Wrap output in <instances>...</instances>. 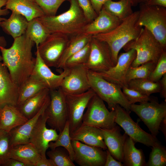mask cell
<instances>
[{"mask_svg":"<svg viewBox=\"0 0 166 166\" xmlns=\"http://www.w3.org/2000/svg\"><path fill=\"white\" fill-rule=\"evenodd\" d=\"M14 39L8 48L0 46L2 61L18 88L30 76L35 63L32 49L34 43L25 34Z\"/></svg>","mask_w":166,"mask_h":166,"instance_id":"obj_1","label":"cell"},{"mask_svg":"<svg viewBox=\"0 0 166 166\" xmlns=\"http://www.w3.org/2000/svg\"><path fill=\"white\" fill-rule=\"evenodd\" d=\"M69 9L57 15H44L38 18L50 34L58 33L70 38L82 33L89 22L77 0H68Z\"/></svg>","mask_w":166,"mask_h":166,"instance_id":"obj_2","label":"cell"},{"mask_svg":"<svg viewBox=\"0 0 166 166\" xmlns=\"http://www.w3.org/2000/svg\"><path fill=\"white\" fill-rule=\"evenodd\" d=\"M139 11L133 12L112 31L92 36L106 43L111 51L114 66L121 49L130 42L137 38L143 28L137 24Z\"/></svg>","mask_w":166,"mask_h":166,"instance_id":"obj_3","label":"cell"},{"mask_svg":"<svg viewBox=\"0 0 166 166\" xmlns=\"http://www.w3.org/2000/svg\"><path fill=\"white\" fill-rule=\"evenodd\" d=\"M123 48L125 51L134 49L136 52V58L131 65L132 67H137L148 62L156 64L166 49L145 27L137 38L129 42Z\"/></svg>","mask_w":166,"mask_h":166,"instance_id":"obj_4","label":"cell"},{"mask_svg":"<svg viewBox=\"0 0 166 166\" xmlns=\"http://www.w3.org/2000/svg\"><path fill=\"white\" fill-rule=\"evenodd\" d=\"M88 75L90 88L107 103L110 110H115L119 105L130 113L131 105L120 86L107 81L95 72L88 70Z\"/></svg>","mask_w":166,"mask_h":166,"instance_id":"obj_5","label":"cell"},{"mask_svg":"<svg viewBox=\"0 0 166 166\" xmlns=\"http://www.w3.org/2000/svg\"><path fill=\"white\" fill-rule=\"evenodd\" d=\"M140 4L137 24L148 29L166 49V7Z\"/></svg>","mask_w":166,"mask_h":166,"instance_id":"obj_6","label":"cell"},{"mask_svg":"<svg viewBox=\"0 0 166 166\" xmlns=\"http://www.w3.org/2000/svg\"><path fill=\"white\" fill-rule=\"evenodd\" d=\"M82 123L99 128L110 129L116 126L115 110L109 111L104 101L95 94L89 101Z\"/></svg>","mask_w":166,"mask_h":166,"instance_id":"obj_7","label":"cell"},{"mask_svg":"<svg viewBox=\"0 0 166 166\" xmlns=\"http://www.w3.org/2000/svg\"><path fill=\"white\" fill-rule=\"evenodd\" d=\"M130 110L135 113L155 137L157 135L160 123L166 116V103L160 104L155 100L137 105L131 104Z\"/></svg>","mask_w":166,"mask_h":166,"instance_id":"obj_8","label":"cell"},{"mask_svg":"<svg viewBox=\"0 0 166 166\" xmlns=\"http://www.w3.org/2000/svg\"><path fill=\"white\" fill-rule=\"evenodd\" d=\"M69 37L62 34H50L36 47L43 61L48 67L57 68Z\"/></svg>","mask_w":166,"mask_h":166,"instance_id":"obj_9","label":"cell"},{"mask_svg":"<svg viewBox=\"0 0 166 166\" xmlns=\"http://www.w3.org/2000/svg\"><path fill=\"white\" fill-rule=\"evenodd\" d=\"M50 101L45 110L48 118L47 123L59 133L68 120V113L64 93L60 87L49 90Z\"/></svg>","mask_w":166,"mask_h":166,"instance_id":"obj_10","label":"cell"},{"mask_svg":"<svg viewBox=\"0 0 166 166\" xmlns=\"http://www.w3.org/2000/svg\"><path fill=\"white\" fill-rule=\"evenodd\" d=\"M116 117L115 122L122 128L125 133L135 142L141 143L152 147L159 143L156 137L144 130L131 118L129 113L120 105H117L115 108Z\"/></svg>","mask_w":166,"mask_h":166,"instance_id":"obj_11","label":"cell"},{"mask_svg":"<svg viewBox=\"0 0 166 166\" xmlns=\"http://www.w3.org/2000/svg\"><path fill=\"white\" fill-rule=\"evenodd\" d=\"M64 94L70 134L82 124L84 111L90 100L96 94L91 88L81 94Z\"/></svg>","mask_w":166,"mask_h":166,"instance_id":"obj_12","label":"cell"},{"mask_svg":"<svg viewBox=\"0 0 166 166\" xmlns=\"http://www.w3.org/2000/svg\"><path fill=\"white\" fill-rule=\"evenodd\" d=\"M90 52L87 62L84 65L89 70L102 72L114 66L110 49L105 42L92 36Z\"/></svg>","mask_w":166,"mask_h":166,"instance_id":"obj_13","label":"cell"},{"mask_svg":"<svg viewBox=\"0 0 166 166\" xmlns=\"http://www.w3.org/2000/svg\"><path fill=\"white\" fill-rule=\"evenodd\" d=\"M48 118L45 111L38 119L30 136L29 143L37 149L42 158H46V151L49 148V144L55 141L59 134L54 128H48L46 126Z\"/></svg>","mask_w":166,"mask_h":166,"instance_id":"obj_14","label":"cell"},{"mask_svg":"<svg viewBox=\"0 0 166 166\" xmlns=\"http://www.w3.org/2000/svg\"><path fill=\"white\" fill-rule=\"evenodd\" d=\"M125 52L118 55L115 66L106 71L95 72L107 81L117 85L121 89L124 86L128 87L126 75L136 56V52L134 49Z\"/></svg>","mask_w":166,"mask_h":166,"instance_id":"obj_15","label":"cell"},{"mask_svg":"<svg viewBox=\"0 0 166 166\" xmlns=\"http://www.w3.org/2000/svg\"><path fill=\"white\" fill-rule=\"evenodd\" d=\"M74 152V161L81 166H104L106 152L102 149L85 144L79 141L72 140Z\"/></svg>","mask_w":166,"mask_h":166,"instance_id":"obj_16","label":"cell"},{"mask_svg":"<svg viewBox=\"0 0 166 166\" xmlns=\"http://www.w3.org/2000/svg\"><path fill=\"white\" fill-rule=\"evenodd\" d=\"M60 87L66 94H77L84 93L90 89L88 70L83 65L69 69Z\"/></svg>","mask_w":166,"mask_h":166,"instance_id":"obj_17","label":"cell"},{"mask_svg":"<svg viewBox=\"0 0 166 166\" xmlns=\"http://www.w3.org/2000/svg\"><path fill=\"white\" fill-rule=\"evenodd\" d=\"M36 55L35 65L31 74L37 77L49 90L60 87L63 78L68 73L69 69L64 68L60 74H56L43 61L37 49Z\"/></svg>","mask_w":166,"mask_h":166,"instance_id":"obj_18","label":"cell"},{"mask_svg":"<svg viewBox=\"0 0 166 166\" xmlns=\"http://www.w3.org/2000/svg\"><path fill=\"white\" fill-rule=\"evenodd\" d=\"M18 87L6 67L0 61V108L6 105L17 106Z\"/></svg>","mask_w":166,"mask_h":166,"instance_id":"obj_19","label":"cell"},{"mask_svg":"<svg viewBox=\"0 0 166 166\" xmlns=\"http://www.w3.org/2000/svg\"><path fill=\"white\" fill-rule=\"evenodd\" d=\"M122 21L102 7L97 17L85 26L82 33L92 36L107 33L115 28Z\"/></svg>","mask_w":166,"mask_h":166,"instance_id":"obj_20","label":"cell"},{"mask_svg":"<svg viewBox=\"0 0 166 166\" xmlns=\"http://www.w3.org/2000/svg\"><path fill=\"white\" fill-rule=\"evenodd\" d=\"M50 101L49 96L37 113L22 125L12 130L9 133L11 147L17 145L29 143L32 132L41 116L45 111Z\"/></svg>","mask_w":166,"mask_h":166,"instance_id":"obj_21","label":"cell"},{"mask_svg":"<svg viewBox=\"0 0 166 166\" xmlns=\"http://www.w3.org/2000/svg\"><path fill=\"white\" fill-rule=\"evenodd\" d=\"M70 135L71 140L79 141L86 145L104 150L107 149L100 128L82 123Z\"/></svg>","mask_w":166,"mask_h":166,"instance_id":"obj_22","label":"cell"},{"mask_svg":"<svg viewBox=\"0 0 166 166\" xmlns=\"http://www.w3.org/2000/svg\"><path fill=\"white\" fill-rule=\"evenodd\" d=\"M116 126L110 129L101 128L104 142L111 155L117 160L123 162V148L127 137L125 133L121 134Z\"/></svg>","mask_w":166,"mask_h":166,"instance_id":"obj_23","label":"cell"},{"mask_svg":"<svg viewBox=\"0 0 166 166\" xmlns=\"http://www.w3.org/2000/svg\"><path fill=\"white\" fill-rule=\"evenodd\" d=\"M17 106L6 105L0 108V129L9 132L28 120Z\"/></svg>","mask_w":166,"mask_h":166,"instance_id":"obj_24","label":"cell"},{"mask_svg":"<svg viewBox=\"0 0 166 166\" xmlns=\"http://www.w3.org/2000/svg\"><path fill=\"white\" fill-rule=\"evenodd\" d=\"M5 8L22 15L28 21L45 15L35 0H7Z\"/></svg>","mask_w":166,"mask_h":166,"instance_id":"obj_25","label":"cell"},{"mask_svg":"<svg viewBox=\"0 0 166 166\" xmlns=\"http://www.w3.org/2000/svg\"><path fill=\"white\" fill-rule=\"evenodd\" d=\"M9 157L20 161L26 166H35L42 158L34 146L30 143L12 147Z\"/></svg>","mask_w":166,"mask_h":166,"instance_id":"obj_26","label":"cell"},{"mask_svg":"<svg viewBox=\"0 0 166 166\" xmlns=\"http://www.w3.org/2000/svg\"><path fill=\"white\" fill-rule=\"evenodd\" d=\"M28 22L22 15L12 11L9 18L1 22L0 26L5 33L14 39L25 34Z\"/></svg>","mask_w":166,"mask_h":166,"instance_id":"obj_27","label":"cell"},{"mask_svg":"<svg viewBox=\"0 0 166 166\" xmlns=\"http://www.w3.org/2000/svg\"><path fill=\"white\" fill-rule=\"evenodd\" d=\"M49 90L45 88L18 106L28 119L35 115L41 109L49 96Z\"/></svg>","mask_w":166,"mask_h":166,"instance_id":"obj_28","label":"cell"},{"mask_svg":"<svg viewBox=\"0 0 166 166\" xmlns=\"http://www.w3.org/2000/svg\"><path fill=\"white\" fill-rule=\"evenodd\" d=\"M45 88H47L43 83L35 76L31 74L18 88L17 106L20 105L27 100Z\"/></svg>","mask_w":166,"mask_h":166,"instance_id":"obj_29","label":"cell"},{"mask_svg":"<svg viewBox=\"0 0 166 166\" xmlns=\"http://www.w3.org/2000/svg\"><path fill=\"white\" fill-rule=\"evenodd\" d=\"M92 36L81 33L69 38L57 68L63 69L67 60L84 47L90 41Z\"/></svg>","mask_w":166,"mask_h":166,"instance_id":"obj_30","label":"cell"},{"mask_svg":"<svg viewBox=\"0 0 166 166\" xmlns=\"http://www.w3.org/2000/svg\"><path fill=\"white\" fill-rule=\"evenodd\" d=\"M135 142L129 136L126 137L123 148V162L125 166L145 165L142 151L135 146Z\"/></svg>","mask_w":166,"mask_h":166,"instance_id":"obj_31","label":"cell"},{"mask_svg":"<svg viewBox=\"0 0 166 166\" xmlns=\"http://www.w3.org/2000/svg\"><path fill=\"white\" fill-rule=\"evenodd\" d=\"M50 34L38 18L28 22L25 34L35 44L37 47L46 39Z\"/></svg>","mask_w":166,"mask_h":166,"instance_id":"obj_32","label":"cell"},{"mask_svg":"<svg viewBox=\"0 0 166 166\" xmlns=\"http://www.w3.org/2000/svg\"><path fill=\"white\" fill-rule=\"evenodd\" d=\"M132 6L128 0H118L117 1H109L104 4L102 7L113 15L123 20L133 12Z\"/></svg>","mask_w":166,"mask_h":166,"instance_id":"obj_33","label":"cell"},{"mask_svg":"<svg viewBox=\"0 0 166 166\" xmlns=\"http://www.w3.org/2000/svg\"><path fill=\"white\" fill-rule=\"evenodd\" d=\"M128 87L149 96L152 93H160L161 91L159 81L153 82L148 78L132 80L128 83Z\"/></svg>","mask_w":166,"mask_h":166,"instance_id":"obj_34","label":"cell"},{"mask_svg":"<svg viewBox=\"0 0 166 166\" xmlns=\"http://www.w3.org/2000/svg\"><path fill=\"white\" fill-rule=\"evenodd\" d=\"M61 147L68 152L71 160L74 162V152L71 143L69 131V123L67 121L62 131L59 134L57 139L55 141L50 142L49 148L53 149Z\"/></svg>","mask_w":166,"mask_h":166,"instance_id":"obj_35","label":"cell"},{"mask_svg":"<svg viewBox=\"0 0 166 166\" xmlns=\"http://www.w3.org/2000/svg\"><path fill=\"white\" fill-rule=\"evenodd\" d=\"M156 64L152 62H148L136 67H132L131 66L128 70L126 77L127 84L132 80L148 78Z\"/></svg>","mask_w":166,"mask_h":166,"instance_id":"obj_36","label":"cell"},{"mask_svg":"<svg viewBox=\"0 0 166 166\" xmlns=\"http://www.w3.org/2000/svg\"><path fill=\"white\" fill-rule=\"evenodd\" d=\"M46 154L55 166H75L68 152L62 147H57L51 149L47 152Z\"/></svg>","mask_w":166,"mask_h":166,"instance_id":"obj_37","label":"cell"},{"mask_svg":"<svg viewBox=\"0 0 166 166\" xmlns=\"http://www.w3.org/2000/svg\"><path fill=\"white\" fill-rule=\"evenodd\" d=\"M90 42L84 47L72 55L67 60L63 69H69L78 65H84L87 62L90 52Z\"/></svg>","mask_w":166,"mask_h":166,"instance_id":"obj_38","label":"cell"},{"mask_svg":"<svg viewBox=\"0 0 166 166\" xmlns=\"http://www.w3.org/2000/svg\"><path fill=\"white\" fill-rule=\"evenodd\" d=\"M148 166H165L166 164V150L160 143L152 147Z\"/></svg>","mask_w":166,"mask_h":166,"instance_id":"obj_39","label":"cell"},{"mask_svg":"<svg viewBox=\"0 0 166 166\" xmlns=\"http://www.w3.org/2000/svg\"><path fill=\"white\" fill-rule=\"evenodd\" d=\"M11 138L9 132L0 129V166L9 158Z\"/></svg>","mask_w":166,"mask_h":166,"instance_id":"obj_40","label":"cell"},{"mask_svg":"<svg viewBox=\"0 0 166 166\" xmlns=\"http://www.w3.org/2000/svg\"><path fill=\"white\" fill-rule=\"evenodd\" d=\"M66 0H35L45 15L48 16L56 15L59 7Z\"/></svg>","mask_w":166,"mask_h":166,"instance_id":"obj_41","label":"cell"},{"mask_svg":"<svg viewBox=\"0 0 166 166\" xmlns=\"http://www.w3.org/2000/svg\"><path fill=\"white\" fill-rule=\"evenodd\" d=\"M122 91L129 104H135L136 102L140 103L150 101L152 99L150 96L144 95L136 90L124 86Z\"/></svg>","mask_w":166,"mask_h":166,"instance_id":"obj_42","label":"cell"},{"mask_svg":"<svg viewBox=\"0 0 166 166\" xmlns=\"http://www.w3.org/2000/svg\"><path fill=\"white\" fill-rule=\"evenodd\" d=\"M166 73V51L161 55L156 66L150 73L148 79L151 81H159L163 76Z\"/></svg>","mask_w":166,"mask_h":166,"instance_id":"obj_43","label":"cell"},{"mask_svg":"<svg viewBox=\"0 0 166 166\" xmlns=\"http://www.w3.org/2000/svg\"><path fill=\"white\" fill-rule=\"evenodd\" d=\"M89 23L93 21L97 14L93 9L90 0H77Z\"/></svg>","mask_w":166,"mask_h":166,"instance_id":"obj_44","label":"cell"},{"mask_svg":"<svg viewBox=\"0 0 166 166\" xmlns=\"http://www.w3.org/2000/svg\"><path fill=\"white\" fill-rule=\"evenodd\" d=\"M106 157L105 166H122L121 162L116 160L109 151L106 150Z\"/></svg>","mask_w":166,"mask_h":166,"instance_id":"obj_45","label":"cell"},{"mask_svg":"<svg viewBox=\"0 0 166 166\" xmlns=\"http://www.w3.org/2000/svg\"><path fill=\"white\" fill-rule=\"evenodd\" d=\"M110 0H90L93 9L97 15L101 10L104 4Z\"/></svg>","mask_w":166,"mask_h":166,"instance_id":"obj_46","label":"cell"},{"mask_svg":"<svg viewBox=\"0 0 166 166\" xmlns=\"http://www.w3.org/2000/svg\"><path fill=\"white\" fill-rule=\"evenodd\" d=\"M2 166H26L24 163L12 158H9L4 162Z\"/></svg>","mask_w":166,"mask_h":166,"instance_id":"obj_47","label":"cell"},{"mask_svg":"<svg viewBox=\"0 0 166 166\" xmlns=\"http://www.w3.org/2000/svg\"><path fill=\"white\" fill-rule=\"evenodd\" d=\"M7 0H0V25L1 22L6 18L1 17L2 16L7 15L10 13L9 10L6 8L2 9V8L5 6Z\"/></svg>","mask_w":166,"mask_h":166,"instance_id":"obj_48","label":"cell"},{"mask_svg":"<svg viewBox=\"0 0 166 166\" xmlns=\"http://www.w3.org/2000/svg\"><path fill=\"white\" fill-rule=\"evenodd\" d=\"M160 84V92L162 97L166 99V73L165 74L159 81Z\"/></svg>","mask_w":166,"mask_h":166,"instance_id":"obj_49","label":"cell"},{"mask_svg":"<svg viewBox=\"0 0 166 166\" xmlns=\"http://www.w3.org/2000/svg\"><path fill=\"white\" fill-rule=\"evenodd\" d=\"M144 3L149 6H158L166 7V0H146Z\"/></svg>","mask_w":166,"mask_h":166,"instance_id":"obj_50","label":"cell"},{"mask_svg":"<svg viewBox=\"0 0 166 166\" xmlns=\"http://www.w3.org/2000/svg\"><path fill=\"white\" fill-rule=\"evenodd\" d=\"M35 166H55L50 159L42 158L36 164Z\"/></svg>","mask_w":166,"mask_h":166,"instance_id":"obj_51","label":"cell"},{"mask_svg":"<svg viewBox=\"0 0 166 166\" xmlns=\"http://www.w3.org/2000/svg\"><path fill=\"white\" fill-rule=\"evenodd\" d=\"M166 116L165 117L161 122L159 127V129H160L166 136Z\"/></svg>","mask_w":166,"mask_h":166,"instance_id":"obj_52","label":"cell"},{"mask_svg":"<svg viewBox=\"0 0 166 166\" xmlns=\"http://www.w3.org/2000/svg\"><path fill=\"white\" fill-rule=\"evenodd\" d=\"M7 45L6 41L4 37L0 35V46L5 47ZM2 61V56L0 54V61Z\"/></svg>","mask_w":166,"mask_h":166,"instance_id":"obj_53","label":"cell"},{"mask_svg":"<svg viewBox=\"0 0 166 166\" xmlns=\"http://www.w3.org/2000/svg\"><path fill=\"white\" fill-rule=\"evenodd\" d=\"M131 3L132 6H136L138 4L144 2L146 0H128Z\"/></svg>","mask_w":166,"mask_h":166,"instance_id":"obj_54","label":"cell"}]
</instances>
